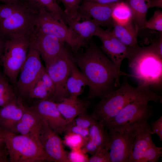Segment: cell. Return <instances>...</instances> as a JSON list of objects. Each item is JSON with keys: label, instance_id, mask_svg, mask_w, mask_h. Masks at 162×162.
<instances>
[{"label": "cell", "instance_id": "16", "mask_svg": "<svg viewBox=\"0 0 162 162\" xmlns=\"http://www.w3.org/2000/svg\"><path fill=\"white\" fill-rule=\"evenodd\" d=\"M63 43L56 37L35 28L31 37V44L39 52L45 66L58 56L64 46Z\"/></svg>", "mask_w": 162, "mask_h": 162}, {"label": "cell", "instance_id": "42", "mask_svg": "<svg viewBox=\"0 0 162 162\" xmlns=\"http://www.w3.org/2000/svg\"><path fill=\"white\" fill-rule=\"evenodd\" d=\"M146 4L148 9L154 7L162 8V0H147Z\"/></svg>", "mask_w": 162, "mask_h": 162}, {"label": "cell", "instance_id": "45", "mask_svg": "<svg viewBox=\"0 0 162 162\" xmlns=\"http://www.w3.org/2000/svg\"><path fill=\"white\" fill-rule=\"evenodd\" d=\"M4 130L0 128V144L4 143Z\"/></svg>", "mask_w": 162, "mask_h": 162}, {"label": "cell", "instance_id": "6", "mask_svg": "<svg viewBox=\"0 0 162 162\" xmlns=\"http://www.w3.org/2000/svg\"><path fill=\"white\" fill-rule=\"evenodd\" d=\"M32 33L12 35L5 38L1 63L4 74L14 86L26 58Z\"/></svg>", "mask_w": 162, "mask_h": 162}, {"label": "cell", "instance_id": "24", "mask_svg": "<svg viewBox=\"0 0 162 162\" xmlns=\"http://www.w3.org/2000/svg\"><path fill=\"white\" fill-rule=\"evenodd\" d=\"M22 0L37 14L40 10L44 9L67 26L72 21L59 6L56 0Z\"/></svg>", "mask_w": 162, "mask_h": 162}, {"label": "cell", "instance_id": "15", "mask_svg": "<svg viewBox=\"0 0 162 162\" xmlns=\"http://www.w3.org/2000/svg\"><path fill=\"white\" fill-rule=\"evenodd\" d=\"M106 4L90 2L80 4L78 10L80 20L91 19L100 26L108 28H113L114 20L112 15L113 8L116 4Z\"/></svg>", "mask_w": 162, "mask_h": 162}, {"label": "cell", "instance_id": "41", "mask_svg": "<svg viewBox=\"0 0 162 162\" xmlns=\"http://www.w3.org/2000/svg\"><path fill=\"white\" fill-rule=\"evenodd\" d=\"M128 0H81L80 4L83 2H90L102 4H112L121 2L127 3Z\"/></svg>", "mask_w": 162, "mask_h": 162}, {"label": "cell", "instance_id": "10", "mask_svg": "<svg viewBox=\"0 0 162 162\" xmlns=\"http://www.w3.org/2000/svg\"><path fill=\"white\" fill-rule=\"evenodd\" d=\"M35 28L42 33L53 36L63 43H66L76 53L80 49L71 30L50 13L42 9L37 14Z\"/></svg>", "mask_w": 162, "mask_h": 162}, {"label": "cell", "instance_id": "26", "mask_svg": "<svg viewBox=\"0 0 162 162\" xmlns=\"http://www.w3.org/2000/svg\"><path fill=\"white\" fill-rule=\"evenodd\" d=\"M147 0H128L126 3L130 8L132 19L139 30L146 28L147 14L148 9Z\"/></svg>", "mask_w": 162, "mask_h": 162}, {"label": "cell", "instance_id": "44", "mask_svg": "<svg viewBox=\"0 0 162 162\" xmlns=\"http://www.w3.org/2000/svg\"><path fill=\"white\" fill-rule=\"evenodd\" d=\"M20 0H0V3L9 4L16 2Z\"/></svg>", "mask_w": 162, "mask_h": 162}, {"label": "cell", "instance_id": "22", "mask_svg": "<svg viewBox=\"0 0 162 162\" xmlns=\"http://www.w3.org/2000/svg\"><path fill=\"white\" fill-rule=\"evenodd\" d=\"M113 28V34L124 45L133 49L139 46L137 40L139 30L132 19L124 23L114 20Z\"/></svg>", "mask_w": 162, "mask_h": 162}, {"label": "cell", "instance_id": "19", "mask_svg": "<svg viewBox=\"0 0 162 162\" xmlns=\"http://www.w3.org/2000/svg\"><path fill=\"white\" fill-rule=\"evenodd\" d=\"M24 104L23 112L16 126L15 133L38 136L43 119L35 111L27 105Z\"/></svg>", "mask_w": 162, "mask_h": 162}, {"label": "cell", "instance_id": "40", "mask_svg": "<svg viewBox=\"0 0 162 162\" xmlns=\"http://www.w3.org/2000/svg\"><path fill=\"white\" fill-rule=\"evenodd\" d=\"M0 162H9L8 153L5 143L0 144Z\"/></svg>", "mask_w": 162, "mask_h": 162}, {"label": "cell", "instance_id": "8", "mask_svg": "<svg viewBox=\"0 0 162 162\" xmlns=\"http://www.w3.org/2000/svg\"><path fill=\"white\" fill-rule=\"evenodd\" d=\"M45 70L40 55L31 44L26 59L14 87L17 97L24 101L32 88Z\"/></svg>", "mask_w": 162, "mask_h": 162}, {"label": "cell", "instance_id": "34", "mask_svg": "<svg viewBox=\"0 0 162 162\" xmlns=\"http://www.w3.org/2000/svg\"><path fill=\"white\" fill-rule=\"evenodd\" d=\"M162 154V148L155 144L150 147L145 152L142 162H157Z\"/></svg>", "mask_w": 162, "mask_h": 162}, {"label": "cell", "instance_id": "2", "mask_svg": "<svg viewBox=\"0 0 162 162\" xmlns=\"http://www.w3.org/2000/svg\"><path fill=\"white\" fill-rule=\"evenodd\" d=\"M120 86L102 97L94 108L93 112L98 120L103 124L132 102L162 101L161 95L154 92L148 87L139 85L136 87L133 86L127 79Z\"/></svg>", "mask_w": 162, "mask_h": 162}, {"label": "cell", "instance_id": "29", "mask_svg": "<svg viewBox=\"0 0 162 162\" xmlns=\"http://www.w3.org/2000/svg\"><path fill=\"white\" fill-rule=\"evenodd\" d=\"M112 15L114 20L121 23L126 22L132 19L130 9L128 4L124 2L115 4Z\"/></svg>", "mask_w": 162, "mask_h": 162}, {"label": "cell", "instance_id": "1", "mask_svg": "<svg viewBox=\"0 0 162 162\" xmlns=\"http://www.w3.org/2000/svg\"><path fill=\"white\" fill-rule=\"evenodd\" d=\"M75 53L73 60L88 83L89 92L85 99L101 98L120 86V76L115 66L92 41L85 52Z\"/></svg>", "mask_w": 162, "mask_h": 162}, {"label": "cell", "instance_id": "7", "mask_svg": "<svg viewBox=\"0 0 162 162\" xmlns=\"http://www.w3.org/2000/svg\"><path fill=\"white\" fill-rule=\"evenodd\" d=\"M148 102H132L121 109L114 117L104 124L107 130L123 132L135 130L151 117L154 113Z\"/></svg>", "mask_w": 162, "mask_h": 162}, {"label": "cell", "instance_id": "36", "mask_svg": "<svg viewBox=\"0 0 162 162\" xmlns=\"http://www.w3.org/2000/svg\"><path fill=\"white\" fill-rule=\"evenodd\" d=\"M68 157L69 162H88L89 158L87 154L85 153L81 148L71 149L68 153Z\"/></svg>", "mask_w": 162, "mask_h": 162}, {"label": "cell", "instance_id": "25", "mask_svg": "<svg viewBox=\"0 0 162 162\" xmlns=\"http://www.w3.org/2000/svg\"><path fill=\"white\" fill-rule=\"evenodd\" d=\"M71 72L66 82V87L70 96L78 97L88 86V81L82 73L76 67L73 60L70 63Z\"/></svg>", "mask_w": 162, "mask_h": 162}, {"label": "cell", "instance_id": "23", "mask_svg": "<svg viewBox=\"0 0 162 162\" xmlns=\"http://www.w3.org/2000/svg\"><path fill=\"white\" fill-rule=\"evenodd\" d=\"M80 48L85 45L92 38L95 36L99 27L98 24L89 19L80 21H73L68 25Z\"/></svg>", "mask_w": 162, "mask_h": 162}, {"label": "cell", "instance_id": "11", "mask_svg": "<svg viewBox=\"0 0 162 162\" xmlns=\"http://www.w3.org/2000/svg\"><path fill=\"white\" fill-rule=\"evenodd\" d=\"M100 40L102 45L100 48L106 54L112 62L119 76H131L120 70L121 65L123 60L129 59L136 49L127 46L118 39L109 30H104L99 27L95 34Z\"/></svg>", "mask_w": 162, "mask_h": 162}, {"label": "cell", "instance_id": "3", "mask_svg": "<svg viewBox=\"0 0 162 162\" xmlns=\"http://www.w3.org/2000/svg\"><path fill=\"white\" fill-rule=\"evenodd\" d=\"M129 65L139 85L146 87L161 86L162 80V56L152 46L140 47L128 59Z\"/></svg>", "mask_w": 162, "mask_h": 162}, {"label": "cell", "instance_id": "14", "mask_svg": "<svg viewBox=\"0 0 162 162\" xmlns=\"http://www.w3.org/2000/svg\"><path fill=\"white\" fill-rule=\"evenodd\" d=\"M28 106L38 114L54 131L59 134L64 133L68 123L58 110L56 103L44 99Z\"/></svg>", "mask_w": 162, "mask_h": 162}, {"label": "cell", "instance_id": "38", "mask_svg": "<svg viewBox=\"0 0 162 162\" xmlns=\"http://www.w3.org/2000/svg\"><path fill=\"white\" fill-rule=\"evenodd\" d=\"M81 149L85 153H88L92 155L100 148L89 137L86 140Z\"/></svg>", "mask_w": 162, "mask_h": 162}, {"label": "cell", "instance_id": "30", "mask_svg": "<svg viewBox=\"0 0 162 162\" xmlns=\"http://www.w3.org/2000/svg\"><path fill=\"white\" fill-rule=\"evenodd\" d=\"M63 4L64 11L69 17L73 21H80L78 10L81 0H58Z\"/></svg>", "mask_w": 162, "mask_h": 162}, {"label": "cell", "instance_id": "13", "mask_svg": "<svg viewBox=\"0 0 162 162\" xmlns=\"http://www.w3.org/2000/svg\"><path fill=\"white\" fill-rule=\"evenodd\" d=\"M135 130L123 132L108 130L111 162H131Z\"/></svg>", "mask_w": 162, "mask_h": 162}, {"label": "cell", "instance_id": "43", "mask_svg": "<svg viewBox=\"0 0 162 162\" xmlns=\"http://www.w3.org/2000/svg\"><path fill=\"white\" fill-rule=\"evenodd\" d=\"M5 41V38L0 35V64L1 63V59L4 52Z\"/></svg>", "mask_w": 162, "mask_h": 162}, {"label": "cell", "instance_id": "27", "mask_svg": "<svg viewBox=\"0 0 162 162\" xmlns=\"http://www.w3.org/2000/svg\"><path fill=\"white\" fill-rule=\"evenodd\" d=\"M89 137L100 148L109 150L110 137L108 130L104 124L97 121L88 128Z\"/></svg>", "mask_w": 162, "mask_h": 162}, {"label": "cell", "instance_id": "37", "mask_svg": "<svg viewBox=\"0 0 162 162\" xmlns=\"http://www.w3.org/2000/svg\"><path fill=\"white\" fill-rule=\"evenodd\" d=\"M68 132L77 134L85 138L89 137L88 129L84 128L71 123L68 124L64 133Z\"/></svg>", "mask_w": 162, "mask_h": 162}, {"label": "cell", "instance_id": "31", "mask_svg": "<svg viewBox=\"0 0 162 162\" xmlns=\"http://www.w3.org/2000/svg\"><path fill=\"white\" fill-rule=\"evenodd\" d=\"M63 140V144L71 149L81 148L86 140L85 138L77 134L72 133H65Z\"/></svg>", "mask_w": 162, "mask_h": 162}, {"label": "cell", "instance_id": "21", "mask_svg": "<svg viewBox=\"0 0 162 162\" xmlns=\"http://www.w3.org/2000/svg\"><path fill=\"white\" fill-rule=\"evenodd\" d=\"M56 104L58 110L68 124L79 114L87 111L90 105L87 99H81L74 96L64 98Z\"/></svg>", "mask_w": 162, "mask_h": 162}, {"label": "cell", "instance_id": "12", "mask_svg": "<svg viewBox=\"0 0 162 162\" xmlns=\"http://www.w3.org/2000/svg\"><path fill=\"white\" fill-rule=\"evenodd\" d=\"M38 137L48 162H69L63 140L43 119Z\"/></svg>", "mask_w": 162, "mask_h": 162}, {"label": "cell", "instance_id": "28", "mask_svg": "<svg viewBox=\"0 0 162 162\" xmlns=\"http://www.w3.org/2000/svg\"><path fill=\"white\" fill-rule=\"evenodd\" d=\"M17 98L14 87L2 76L0 79V106H5L15 100Z\"/></svg>", "mask_w": 162, "mask_h": 162}, {"label": "cell", "instance_id": "4", "mask_svg": "<svg viewBox=\"0 0 162 162\" xmlns=\"http://www.w3.org/2000/svg\"><path fill=\"white\" fill-rule=\"evenodd\" d=\"M37 14L22 0L9 4L0 3V35L32 33Z\"/></svg>", "mask_w": 162, "mask_h": 162}, {"label": "cell", "instance_id": "35", "mask_svg": "<svg viewBox=\"0 0 162 162\" xmlns=\"http://www.w3.org/2000/svg\"><path fill=\"white\" fill-rule=\"evenodd\" d=\"M88 162H111L109 150L105 148L99 149L89 158Z\"/></svg>", "mask_w": 162, "mask_h": 162}, {"label": "cell", "instance_id": "18", "mask_svg": "<svg viewBox=\"0 0 162 162\" xmlns=\"http://www.w3.org/2000/svg\"><path fill=\"white\" fill-rule=\"evenodd\" d=\"M150 125L148 121L135 130L131 162H142L144 154L154 144Z\"/></svg>", "mask_w": 162, "mask_h": 162}, {"label": "cell", "instance_id": "17", "mask_svg": "<svg viewBox=\"0 0 162 162\" xmlns=\"http://www.w3.org/2000/svg\"><path fill=\"white\" fill-rule=\"evenodd\" d=\"M24 104L21 99H16L0 108V128L6 131L15 133L16 126L22 114Z\"/></svg>", "mask_w": 162, "mask_h": 162}, {"label": "cell", "instance_id": "33", "mask_svg": "<svg viewBox=\"0 0 162 162\" xmlns=\"http://www.w3.org/2000/svg\"><path fill=\"white\" fill-rule=\"evenodd\" d=\"M146 28L162 32V12L159 10H155L152 16L147 20Z\"/></svg>", "mask_w": 162, "mask_h": 162}, {"label": "cell", "instance_id": "9", "mask_svg": "<svg viewBox=\"0 0 162 162\" xmlns=\"http://www.w3.org/2000/svg\"><path fill=\"white\" fill-rule=\"evenodd\" d=\"M72 57L73 55L64 46L58 56L45 66L55 87L54 92L50 100L55 103L70 96L66 84L70 73V63Z\"/></svg>", "mask_w": 162, "mask_h": 162}, {"label": "cell", "instance_id": "20", "mask_svg": "<svg viewBox=\"0 0 162 162\" xmlns=\"http://www.w3.org/2000/svg\"><path fill=\"white\" fill-rule=\"evenodd\" d=\"M55 91L54 84L46 69L33 85L24 103L28 105L39 100H50Z\"/></svg>", "mask_w": 162, "mask_h": 162}, {"label": "cell", "instance_id": "39", "mask_svg": "<svg viewBox=\"0 0 162 162\" xmlns=\"http://www.w3.org/2000/svg\"><path fill=\"white\" fill-rule=\"evenodd\" d=\"M152 134H156L162 141V116L157 120L152 122L150 125Z\"/></svg>", "mask_w": 162, "mask_h": 162}, {"label": "cell", "instance_id": "32", "mask_svg": "<svg viewBox=\"0 0 162 162\" xmlns=\"http://www.w3.org/2000/svg\"><path fill=\"white\" fill-rule=\"evenodd\" d=\"M98 120L93 112L91 114H89L86 111L78 115L70 123L84 128L88 129Z\"/></svg>", "mask_w": 162, "mask_h": 162}, {"label": "cell", "instance_id": "5", "mask_svg": "<svg viewBox=\"0 0 162 162\" xmlns=\"http://www.w3.org/2000/svg\"><path fill=\"white\" fill-rule=\"evenodd\" d=\"M3 137L9 162L47 161L38 136L4 130Z\"/></svg>", "mask_w": 162, "mask_h": 162}, {"label": "cell", "instance_id": "46", "mask_svg": "<svg viewBox=\"0 0 162 162\" xmlns=\"http://www.w3.org/2000/svg\"><path fill=\"white\" fill-rule=\"evenodd\" d=\"M3 76L2 75L1 73V72H0V79H1V78Z\"/></svg>", "mask_w": 162, "mask_h": 162}]
</instances>
